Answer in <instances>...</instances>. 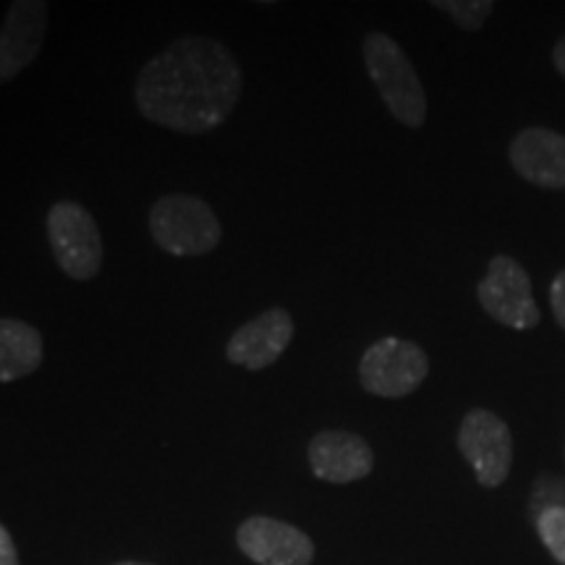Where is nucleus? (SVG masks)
Segmentation results:
<instances>
[{
    "label": "nucleus",
    "instance_id": "1",
    "mask_svg": "<svg viewBox=\"0 0 565 565\" xmlns=\"http://www.w3.org/2000/svg\"><path fill=\"white\" fill-rule=\"evenodd\" d=\"M242 92V66L223 42L183 34L141 66L134 103L147 121L200 137L228 121Z\"/></svg>",
    "mask_w": 565,
    "mask_h": 565
},
{
    "label": "nucleus",
    "instance_id": "2",
    "mask_svg": "<svg viewBox=\"0 0 565 565\" xmlns=\"http://www.w3.org/2000/svg\"><path fill=\"white\" fill-rule=\"evenodd\" d=\"M364 66L391 116L408 129L427 121V95L404 47L385 32L364 38Z\"/></svg>",
    "mask_w": 565,
    "mask_h": 565
},
{
    "label": "nucleus",
    "instance_id": "3",
    "mask_svg": "<svg viewBox=\"0 0 565 565\" xmlns=\"http://www.w3.org/2000/svg\"><path fill=\"white\" fill-rule=\"evenodd\" d=\"M150 236L173 257H202L223 242V223L200 196L166 194L150 210Z\"/></svg>",
    "mask_w": 565,
    "mask_h": 565
},
{
    "label": "nucleus",
    "instance_id": "4",
    "mask_svg": "<svg viewBox=\"0 0 565 565\" xmlns=\"http://www.w3.org/2000/svg\"><path fill=\"white\" fill-rule=\"evenodd\" d=\"M47 242L63 275L87 282L103 270V236L95 215L74 200H61L47 210Z\"/></svg>",
    "mask_w": 565,
    "mask_h": 565
},
{
    "label": "nucleus",
    "instance_id": "5",
    "mask_svg": "<svg viewBox=\"0 0 565 565\" xmlns=\"http://www.w3.org/2000/svg\"><path fill=\"white\" fill-rule=\"evenodd\" d=\"M429 374V359L422 345L401 338H380L359 362V383L380 398L412 395Z\"/></svg>",
    "mask_w": 565,
    "mask_h": 565
},
{
    "label": "nucleus",
    "instance_id": "6",
    "mask_svg": "<svg viewBox=\"0 0 565 565\" xmlns=\"http://www.w3.org/2000/svg\"><path fill=\"white\" fill-rule=\"evenodd\" d=\"M477 299L494 322L513 330H534L540 324V307L534 301L532 278L508 254H498L487 265L477 286Z\"/></svg>",
    "mask_w": 565,
    "mask_h": 565
},
{
    "label": "nucleus",
    "instance_id": "7",
    "mask_svg": "<svg viewBox=\"0 0 565 565\" xmlns=\"http://www.w3.org/2000/svg\"><path fill=\"white\" fill-rule=\"evenodd\" d=\"M458 450L475 469L477 482L494 490L511 475L513 435L490 408H471L458 427Z\"/></svg>",
    "mask_w": 565,
    "mask_h": 565
},
{
    "label": "nucleus",
    "instance_id": "8",
    "mask_svg": "<svg viewBox=\"0 0 565 565\" xmlns=\"http://www.w3.org/2000/svg\"><path fill=\"white\" fill-rule=\"evenodd\" d=\"M296 324L286 307H270L246 320L225 343V359L244 370L273 366L294 341Z\"/></svg>",
    "mask_w": 565,
    "mask_h": 565
},
{
    "label": "nucleus",
    "instance_id": "9",
    "mask_svg": "<svg viewBox=\"0 0 565 565\" xmlns=\"http://www.w3.org/2000/svg\"><path fill=\"white\" fill-rule=\"evenodd\" d=\"M51 6L45 0H17L0 24V84L17 79L38 58L47 38Z\"/></svg>",
    "mask_w": 565,
    "mask_h": 565
},
{
    "label": "nucleus",
    "instance_id": "10",
    "mask_svg": "<svg viewBox=\"0 0 565 565\" xmlns=\"http://www.w3.org/2000/svg\"><path fill=\"white\" fill-rule=\"evenodd\" d=\"M236 545L257 565H312L315 542L299 526L273 519L252 515L236 532Z\"/></svg>",
    "mask_w": 565,
    "mask_h": 565
},
{
    "label": "nucleus",
    "instance_id": "11",
    "mask_svg": "<svg viewBox=\"0 0 565 565\" xmlns=\"http://www.w3.org/2000/svg\"><path fill=\"white\" fill-rule=\"evenodd\" d=\"M312 475L330 484H351L370 477L374 454L362 435L349 429H322L307 445Z\"/></svg>",
    "mask_w": 565,
    "mask_h": 565
},
{
    "label": "nucleus",
    "instance_id": "12",
    "mask_svg": "<svg viewBox=\"0 0 565 565\" xmlns=\"http://www.w3.org/2000/svg\"><path fill=\"white\" fill-rule=\"evenodd\" d=\"M513 171L542 189H565V137L553 129H524L511 141Z\"/></svg>",
    "mask_w": 565,
    "mask_h": 565
},
{
    "label": "nucleus",
    "instance_id": "13",
    "mask_svg": "<svg viewBox=\"0 0 565 565\" xmlns=\"http://www.w3.org/2000/svg\"><path fill=\"white\" fill-rule=\"evenodd\" d=\"M45 345L34 324L0 317V383H17L40 370Z\"/></svg>",
    "mask_w": 565,
    "mask_h": 565
},
{
    "label": "nucleus",
    "instance_id": "14",
    "mask_svg": "<svg viewBox=\"0 0 565 565\" xmlns=\"http://www.w3.org/2000/svg\"><path fill=\"white\" fill-rule=\"evenodd\" d=\"M435 9L448 13L466 32H479L494 11L492 0H435Z\"/></svg>",
    "mask_w": 565,
    "mask_h": 565
},
{
    "label": "nucleus",
    "instance_id": "15",
    "mask_svg": "<svg viewBox=\"0 0 565 565\" xmlns=\"http://www.w3.org/2000/svg\"><path fill=\"white\" fill-rule=\"evenodd\" d=\"M536 532H540L542 545L550 550V555L561 565H565V508H545V511L536 515Z\"/></svg>",
    "mask_w": 565,
    "mask_h": 565
},
{
    "label": "nucleus",
    "instance_id": "16",
    "mask_svg": "<svg viewBox=\"0 0 565 565\" xmlns=\"http://www.w3.org/2000/svg\"><path fill=\"white\" fill-rule=\"evenodd\" d=\"M550 307H553L555 322L565 330V270L557 273L553 286H550Z\"/></svg>",
    "mask_w": 565,
    "mask_h": 565
},
{
    "label": "nucleus",
    "instance_id": "17",
    "mask_svg": "<svg viewBox=\"0 0 565 565\" xmlns=\"http://www.w3.org/2000/svg\"><path fill=\"white\" fill-rule=\"evenodd\" d=\"M0 565H19V550L3 524H0Z\"/></svg>",
    "mask_w": 565,
    "mask_h": 565
},
{
    "label": "nucleus",
    "instance_id": "18",
    "mask_svg": "<svg viewBox=\"0 0 565 565\" xmlns=\"http://www.w3.org/2000/svg\"><path fill=\"white\" fill-rule=\"evenodd\" d=\"M553 63H555L557 74H563V76H565V38L555 45V51H553Z\"/></svg>",
    "mask_w": 565,
    "mask_h": 565
},
{
    "label": "nucleus",
    "instance_id": "19",
    "mask_svg": "<svg viewBox=\"0 0 565 565\" xmlns=\"http://www.w3.org/2000/svg\"><path fill=\"white\" fill-rule=\"evenodd\" d=\"M113 565H150V563H139V561H121V563H113Z\"/></svg>",
    "mask_w": 565,
    "mask_h": 565
}]
</instances>
